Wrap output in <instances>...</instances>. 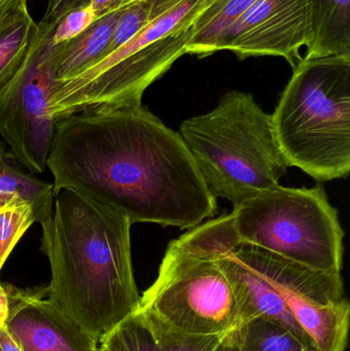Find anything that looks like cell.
I'll return each mask as SVG.
<instances>
[{
	"label": "cell",
	"mask_w": 350,
	"mask_h": 351,
	"mask_svg": "<svg viewBox=\"0 0 350 351\" xmlns=\"http://www.w3.org/2000/svg\"><path fill=\"white\" fill-rule=\"evenodd\" d=\"M47 168L69 189L134 223L195 228L217 213L180 134L147 108H97L55 123Z\"/></svg>",
	"instance_id": "1"
},
{
	"label": "cell",
	"mask_w": 350,
	"mask_h": 351,
	"mask_svg": "<svg viewBox=\"0 0 350 351\" xmlns=\"http://www.w3.org/2000/svg\"><path fill=\"white\" fill-rule=\"evenodd\" d=\"M129 219L69 189L53 194L41 245L51 266V304L99 343L139 306Z\"/></svg>",
	"instance_id": "2"
},
{
	"label": "cell",
	"mask_w": 350,
	"mask_h": 351,
	"mask_svg": "<svg viewBox=\"0 0 350 351\" xmlns=\"http://www.w3.org/2000/svg\"><path fill=\"white\" fill-rule=\"evenodd\" d=\"M179 134L212 195L234 206L279 185L290 167L271 115L248 93H227L213 110L183 121Z\"/></svg>",
	"instance_id": "3"
},
{
	"label": "cell",
	"mask_w": 350,
	"mask_h": 351,
	"mask_svg": "<svg viewBox=\"0 0 350 351\" xmlns=\"http://www.w3.org/2000/svg\"><path fill=\"white\" fill-rule=\"evenodd\" d=\"M273 119L290 167L318 181L350 171V57L303 59L282 94Z\"/></svg>",
	"instance_id": "4"
},
{
	"label": "cell",
	"mask_w": 350,
	"mask_h": 351,
	"mask_svg": "<svg viewBox=\"0 0 350 351\" xmlns=\"http://www.w3.org/2000/svg\"><path fill=\"white\" fill-rule=\"evenodd\" d=\"M213 1L183 0L86 71L55 82L51 117L141 105L145 90L186 53L195 21Z\"/></svg>",
	"instance_id": "5"
},
{
	"label": "cell",
	"mask_w": 350,
	"mask_h": 351,
	"mask_svg": "<svg viewBox=\"0 0 350 351\" xmlns=\"http://www.w3.org/2000/svg\"><path fill=\"white\" fill-rule=\"evenodd\" d=\"M240 243L312 269L341 274L343 233L322 187L277 185L234 206Z\"/></svg>",
	"instance_id": "6"
},
{
	"label": "cell",
	"mask_w": 350,
	"mask_h": 351,
	"mask_svg": "<svg viewBox=\"0 0 350 351\" xmlns=\"http://www.w3.org/2000/svg\"><path fill=\"white\" fill-rule=\"evenodd\" d=\"M138 311L164 329L190 337H223L245 323L242 304L214 256L175 239Z\"/></svg>",
	"instance_id": "7"
},
{
	"label": "cell",
	"mask_w": 350,
	"mask_h": 351,
	"mask_svg": "<svg viewBox=\"0 0 350 351\" xmlns=\"http://www.w3.org/2000/svg\"><path fill=\"white\" fill-rule=\"evenodd\" d=\"M55 21V12H45L36 23L24 62L0 88V137L14 160L33 175L47 170L57 123L49 109L55 82L51 41Z\"/></svg>",
	"instance_id": "8"
},
{
	"label": "cell",
	"mask_w": 350,
	"mask_h": 351,
	"mask_svg": "<svg viewBox=\"0 0 350 351\" xmlns=\"http://www.w3.org/2000/svg\"><path fill=\"white\" fill-rule=\"evenodd\" d=\"M234 251L277 290L316 351H345L350 307L341 274L312 269L246 243Z\"/></svg>",
	"instance_id": "9"
},
{
	"label": "cell",
	"mask_w": 350,
	"mask_h": 351,
	"mask_svg": "<svg viewBox=\"0 0 350 351\" xmlns=\"http://www.w3.org/2000/svg\"><path fill=\"white\" fill-rule=\"evenodd\" d=\"M308 38V0H257L224 35L218 51H232L240 60L281 57L294 69Z\"/></svg>",
	"instance_id": "10"
},
{
	"label": "cell",
	"mask_w": 350,
	"mask_h": 351,
	"mask_svg": "<svg viewBox=\"0 0 350 351\" xmlns=\"http://www.w3.org/2000/svg\"><path fill=\"white\" fill-rule=\"evenodd\" d=\"M5 328L23 351H99V341L69 315L43 298L47 288L20 290L5 285Z\"/></svg>",
	"instance_id": "11"
},
{
	"label": "cell",
	"mask_w": 350,
	"mask_h": 351,
	"mask_svg": "<svg viewBox=\"0 0 350 351\" xmlns=\"http://www.w3.org/2000/svg\"><path fill=\"white\" fill-rule=\"evenodd\" d=\"M227 336L190 337L181 335L164 329L136 311L100 343L113 351H218Z\"/></svg>",
	"instance_id": "12"
},
{
	"label": "cell",
	"mask_w": 350,
	"mask_h": 351,
	"mask_svg": "<svg viewBox=\"0 0 350 351\" xmlns=\"http://www.w3.org/2000/svg\"><path fill=\"white\" fill-rule=\"evenodd\" d=\"M121 3L100 14L72 40L53 45V72L55 82L69 80L86 71L106 56L121 18Z\"/></svg>",
	"instance_id": "13"
},
{
	"label": "cell",
	"mask_w": 350,
	"mask_h": 351,
	"mask_svg": "<svg viewBox=\"0 0 350 351\" xmlns=\"http://www.w3.org/2000/svg\"><path fill=\"white\" fill-rule=\"evenodd\" d=\"M305 59L350 57V0H308Z\"/></svg>",
	"instance_id": "14"
},
{
	"label": "cell",
	"mask_w": 350,
	"mask_h": 351,
	"mask_svg": "<svg viewBox=\"0 0 350 351\" xmlns=\"http://www.w3.org/2000/svg\"><path fill=\"white\" fill-rule=\"evenodd\" d=\"M257 0H214L193 25L186 53L197 58L218 53L224 35L245 16Z\"/></svg>",
	"instance_id": "15"
},
{
	"label": "cell",
	"mask_w": 350,
	"mask_h": 351,
	"mask_svg": "<svg viewBox=\"0 0 350 351\" xmlns=\"http://www.w3.org/2000/svg\"><path fill=\"white\" fill-rule=\"evenodd\" d=\"M36 22L28 0H20L0 14V88L18 71L30 49Z\"/></svg>",
	"instance_id": "16"
},
{
	"label": "cell",
	"mask_w": 350,
	"mask_h": 351,
	"mask_svg": "<svg viewBox=\"0 0 350 351\" xmlns=\"http://www.w3.org/2000/svg\"><path fill=\"white\" fill-rule=\"evenodd\" d=\"M12 154L0 140V204L18 196L32 204L37 223L43 224L51 217L53 185L18 168Z\"/></svg>",
	"instance_id": "17"
},
{
	"label": "cell",
	"mask_w": 350,
	"mask_h": 351,
	"mask_svg": "<svg viewBox=\"0 0 350 351\" xmlns=\"http://www.w3.org/2000/svg\"><path fill=\"white\" fill-rule=\"evenodd\" d=\"M238 351H316L283 326L254 319L232 333Z\"/></svg>",
	"instance_id": "18"
},
{
	"label": "cell",
	"mask_w": 350,
	"mask_h": 351,
	"mask_svg": "<svg viewBox=\"0 0 350 351\" xmlns=\"http://www.w3.org/2000/svg\"><path fill=\"white\" fill-rule=\"evenodd\" d=\"M182 1L183 0H123L121 2L123 10L121 18L106 56L118 49L140 30L164 16Z\"/></svg>",
	"instance_id": "19"
},
{
	"label": "cell",
	"mask_w": 350,
	"mask_h": 351,
	"mask_svg": "<svg viewBox=\"0 0 350 351\" xmlns=\"http://www.w3.org/2000/svg\"><path fill=\"white\" fill-rule=\"evenodd\" d=\"M37 222L30 202L14 196L0 204V271L23 235Z\"/></svg>",
	"instance_id": "20"
},
{
	"label": "cell",
	"mask_w": 350,
	"mask_h": 351,
	"mask_svg": "<svg viewBox=\"0 0 350 351\" xmlns=\"http://www.w3.org/2000/svg\"><path fill=\"white\" fill-rule=\"evenodd\" d=\"M55 14L57 21L51 35V41L55 45L75 38L99 16L90 5V0H64L58 6Z\"/></svg>",
	"instance_id": "21"
},
{
	"label": "cell",
	"mask_w": 350,
	"mask_h": 351,
	"mask_svg": "<svg viewBox=\"0 0 350 351\" xmlns=\"http://www.w3.org/2000/svg\"><path fill=\"white\" fill-rule=\"evenodd\" d=\"M0 350L1 351H23L20 344L12 337V334L5 327L0 330Z\"/></svg>",
	"instance_id": "22"
},
{
	"label": "cell",
	"mask_w": 350,
	"mask_h": 351,
	"mask_svg": "<svg viewBox=\"0 0 350 351\" xmlns=\"http://www.w3.org/2000/svg\"><path fill=\"white\" fill-rule=\"evenodd\" d=\"M10 304H8V291L5 285L0 284V330L5 327L8 321Z\"/></svg>",
	"instance_id": "23"
},
{
	"label": "cell",
	"mask_w": 350,
	"mask_h": 351,
	"mask_svg": "<svg viewBox=\"0 0 350 351\" xmlns=\"http://www.w3.org/2000/svg\"><path fill=\"white\" fill-rule=\"evenodd\" d=\"M123 0H90V5L98 16L116 8Z\"/></svg>",
	"instance_id": "24"
},
{
	"label": "cell",
	"mask_w": 350,
	"mask_h": 351,
	"mask_svg": "<svg viewBox=\"0 0 350 351\" xmlns=\"http://www.w3.org/2000/svg\"><path fill=\"white\" fill-rule=\"evenodd\" d=\"M218 351H238L236 344H234L232 334H230V335H228L227 337L225 338L223 343H222L221 348H220Z\"/></svg>",
	"instance_id": "25"
},
{
	"label": "cell",
	"mask_w": 350,
	"mask_h": 351,
	"mask_svg": "<svg viewBox=\"0 0 350 351\" xmlns=\"http://www.w3.org/2000/svg\"><path fill=\"white\" fill-rule=\"evenodd\" d=\"M18 1H20V0H0V14L10 10Z\"/></svg>",
	"instance_id": "26"
},
{
	"label": "cell",
	"mask_w": 350,
	"mask_h": 351,
	"mask_svg": "<svg viewBox=\"0 0 350 351\" xmlns=\"http://www.w3.org/2000/svg\"><path fill=\"white\" fill-rule=\"evenodd\" d=\"M99 351H113L111 348H109L108 346H105V344L101 343L100 348H99Z\"/></svg>",
	"instance_id": "27"
},
{
	"label": "cell",
	"mask_w": 350,
	"mask_h": 351,
	"mask_svg": "<svg viewBox=\"0 0 350 351\" xmlns=\"http://www.w3.org/2000/svg\"><path fill=\"white\" fill-rule=\"evenodd\" d=\"M0 351H1V350H0Z\"/></svg>",
	"instance_id": "28"
}]
</instances>
